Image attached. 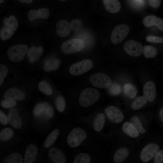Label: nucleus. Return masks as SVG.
I'll return each mask as SVG.
<instances>
[{"instance_id": "nucleus-1", "label": "nucleus", "mask_w": 163, "mask_h": 163, "mask_svg": "<svg viewBox=\"0 0 163 163\" xmlns=\"http://www.w3.org/2000/svg\"><path fill=\"white\" fill-rule=\"evenodd\" d=\"M3 24L0 30V37L3 40H7L14 34L18 26V23L15 16L11 15L4 19Z\"/></svg>"}, {"instance_id": "nucleus-2", "label": "nucleus", "mask_w": 163, "mask_h": 163, "mask_svg": "<svg viewBox=\"0 0 163 163\" xmlns=\"http://www.w3.org/2000/svg\"><path fill=\"white\" fill-rule=\"evenodd\" d=\"M100 96V92L97 89L93 88H87L81 93L79 102L82 107H87L97 101Z\"/></svg>"}, {"instance_id": "nucleus-3", "label": "nucleus", "mask_w": 163, "mask_h": 163, "mask_svg": "<svg viewBox=\"0 0 163 163\" xmlns=\"http://www.w3.org/2000/svg\"><path fill=\"white\" fill-rule=\"evenodd\" d=\"M85 131L80 127L73 129L67 138V144L70 147L75 148L78 146L86 138Z\"/></svg>"}, {"instance_id": "nucleus-4", "label": "nucleus", "mask_w": 163, "mask_h": 163, "mask_svg": "<svg viewBox=\"0 0 163 163\" xmlns=\"http://www.w3.org/2000/svg\"><path fill=\"white\" fill-rule=\"evenodd\" d=\"M84 46V43L82 40L74 38L64 42L61 45V50L65 53L71 54L82 50Z\"/></svg>"}, {"instance_id": "nucleus-5", "label": "nucleus", "mask_w": 163, "mask_h": 163, "mask_svg": "<svg viewBox=\"0 0 163 163\" xmlns=\"http://www.w3.org/2000/svg\"><path fill=\"white\" fill-rule=\"evenodd\" d=\"M27 49V46L25 45H14L8 49L7 54L11 61L15 62H20L23 59Z\"/></svg>"}, {"instance_id": "nucleus-6", "label": "nucleus", "mask_w": 163, "mask_h": 163, "mask_svg": "<svg viewBox=\"0 0 163 163\" xmlns=\"http://www.w3.org/2000/svg\"><path fill=\"white\" fill-rule=\"evenodd\" d=\"M93 66L91 60L85 59L72 65L69 68V72L73 75H79L90 70Z\"/></svg>"}, {"instance_id": "nucleus-7", "label": "nucleus", "mask_w": 163, "mask_h": 163, "mask_svg": "<svg viewBox=\"0 0 163 163\" xmlns=\"http://www.w3.org/2000/svg\"><path fill=\"white\" fill-rule=\"evenodd\" d=\"M89 81L94 86L99 88H108L112 84L110 77L102 72H97L92 74L89 77Z\"/></svg>"}, {"instance_id": "nucleus-8", "label": "nucleus", "mask_w": 163, "mask_h": 163, "mask_svg": "<svg viewBox=\"0 0 163 163\" xmlns=\"http://www.w3.org/2000/svg\"><path fill=\"white\" fill-rule=\"evenodd\" d=\"M129 26L126 24H121L116 26L113 30L111 35V40L114 44H117L123 40L129 31Z\"/></svg>"}, {"instance_id": "nucleus-9", "label": "nucleus", "mask_w": 163, "mask_h": 163, "mask_svg": "<svg viewBox=\"0 0 163 163\" xmlns=\"http://www.w3.org/2000/svg\"><path fill=\"white\" fill-rule=\"evenodd\" d=\"M125 51L129 55L134 57L140 56L142 53L143 48L141 43L134 40L126 41L123 45Z\"/></svg>"}, {"instance_id": "nucleus-10", "label": "nucleus", "mask_w": 163, "mask_h": 163, "mask_svg": "<svg viewBox=\"0 0 163 163\" xmlns=\"http://www.w3.org/2000/svg\"><path fill=\"white\" fill-rule=\"evenodd\" d=\"M159 149V146L156 144L150 143L146 145L140 153L141 159L144 162L149 161L155 157Z\"/></svg>"}, {"instance_id": "nucleus-11", "label": "nucleus", "mask_w": 163, "mask_h": 163, "mask_svg": "<svg viewBox=\"0 0 163 163\" xmlns=\"http://www.w3.org/2000/svg\"><path fill=\"white\" fill-rule=\"evenodd\" d=\"M105 112L108 118L115 123H120L123 119V113L118 108L115 106L108 107L105 110Z\"/></svg>"}, {"instance_id": "nucleus-12", "label": "nucleus", "mask_w": 163, "mask_h": 163, "mask_svg": "<svg viewBox=\"0 0 163 163\" xmlns=\"http://www.w3.org/2000/svg\"><path fill=\"white\" fill-rule=\"evenodd\" d=\"M50 10L46 7L39 9L38 10L31 9L28 12L29 20L31 21L39 18H47L50 15Z\"/></svg>"}, {"instance_id": "nucleus-13", "label": "nucleus", "mask_w": 163, "mask_h": 163, "mask_svg": "<svg viewBox=\"0 0 163 163\" xmlns=\"http://www.w3.org/2000/svg\"><path fill=\"white\" fill-rule=\"evenodd\" d=\"M8 118V122L13 127L18 129L21 128L22 120L16 109L12 108L10 109Z\"/></svg>"}, {"instance_id": "nucleus-14", "label": "nucleus", "mask_w": 163, "mask_h": 163, "mask_svg": "<svg viewBox=\"0 0 163 163\" xmlns=\"http://www.w3.org/2000/svg\"><path fill=\"white\" fill-rule=\"evenodd\" d=\"M48 156L54 163H65L66 162V156L63 152L56 148L50 149L48 152Z\"/></svg>"}, {"instance_id": "nucleus-15", "label": "nucleus", "mask_w": 163, "mask_h": 163, "mask_svg": "<svg viewBox=\"0 0 163 163\" xmlns=\"http://www.w3.org/2000/svg\"><path fill=\"white\" fill-rule=\"evenodd\" d=\"M144 96L150 102L153 101L156 97V90L154 83L152 81L147 82L143 88Z\"/></svg>"}, {"instance_id": "nucleus-16", "label": "nucleus", "mask_w": 163, "mask_h": 163, "mask_svg": "<svg viewBox=\"0 0 163 163\" xmlns=\"http://www.w3.org/2000/svg\"><path fill=\"white\" fill-rule=\"evenodd\" d=\"M71 29L69 23L65 20L59 21L56 25V33L59 36L65 37L69 36Z\"/></svg>"}, {"instance_id": "nucleus-17", "label": "nucleus", "mask_w": 163, "mask_h": 163, "mask_svg": "<svg viewBox=\"0 0 163 163\" xmlns=\"http://www.w3.org/2000/svg\"><path fill=\"white\" fill-rule=\"evenodd\" d=\"M144 25L146 27L155 25L160 30L163 31V20L154 15H149L145 17L143 21Z\"/></svg>"}, {"instance_id": "nucleus-18", "label": "nucleus", "mask_w": 163, "mask_h": 163, "mask_svg": "<svg viewBox=\"0 0 163 163\" xmlns=\"http://www.w3.org/2000/svg\"><path fill=\"white\" fill-rule=\"evenodd\" d=\"M37 152V146L32 144H30L26 147L24 157V163H31L35 160Z\"/></svg>"}, {"instance_id": "nucleus-19", "label": "nucleus", "mask_w": 163, "mask_h": 163, "mask_svg": "<svg viewBox=\"0 0 163 163\" xmlns=\"http://www.w3.org/2000/svg\"><path fill=\"white\" fill-rule=\"evenodd\" d=\"M6 99L22 100L25 98L24 94L18 89L11 88L8 89L4 95Z\"/></svg>"}, {"instance_id": "nucleus-20", "label": "nucleus", "mask_w": 163, "mask_h": 163, "mask_svg": "<svg viewBox=\"0 0 163 163\" xmlns=\"http://www.w3.org/2000/svg\"><path fill=\"white\" fill-rule=\"evenodd\" d=\"M105 9L109 12L116 13L121 8L120 4L118 0H102Z\"/></svg>"}, {"instance_id": "nucleus-21", "label": "nucleus", "mask_w": 163, "mask_h": 163, "mask_svg": "<svg viewBox=\"0 0 163 163\" xmlns=\"http://www.w3.org/2000/svg\"><path fill=\"white\" fill-rule=\"evenodd\" d=\"M129 155V151L126 148H120L115 153L113 157V161L115 163H121L124 161Z\"/></svg>"}, {"instance_id": "nucleus-22", "label": "nucleus", "mask_w": 163, "mask_h": 163, "mask_svg": "<svg viewBox=\"0 0 163 163\" xmlns=\"http://www.w3.org/2000/svg\"><path fill=\"white\" fill-rule=\"evenodd\" d=\"M122 129L125 133L132 138H136L139 135V133L131 123H125L122 126Z\"/></svg>"}, {"instance_id": "nucleus-23", "label": "nucleus", "mask_w": 163, "mask_h": 163, "mask_svg": "<svg viewBox=\"0 0 163 163\" xmlns=\"http://www.w3.org/2000/svg\"><path fill=\"white\" fill-rule=\"evenodd\" d=\"M105 122L104 115L103 113H99L95 117L93 123L94 130L97 132H99L103 128Z\"/></svg>"}, {"instance_id": "nucleus-24", "label": "nucleus", "mask_w": 163, "mask_h": 163, "mask_svg": "<svg viewBox=\"0 0 163 163\" xmlns=\"http://www.w3.org/2000/svg\"><path fill=\"white\" fill-rule=\"evenodd\" d=\"M147 102V100L144 96H139L132 103L131 107L133 110H138L144 106Z\"/></svg>"}, {"instance_id": "nucleus-25", "label": "nucleus", "mask_w": 163, "mask_h": 163, "mask_svg": "<svg viewBox=\"0 0 163 163\" xmlns=\"http://www.w3.org/2000/svg\"><path fill=\"white\" fill-rule=\"evenodd\" d=\"M142 52L144 56L147 58L154 57L157 54V49L150 45H145L143 48Z\"/></svg>"}, {"instance_id": "nucleus-26", "label": "nucleus", "mask_w": 163, "mask_h": 163, "mask_svg": "<svg viewBox=\"0 0 163 163\" xmlns=\"http://www.w3.org/2000/svg\"><path fill=\"white\" fill-rule=\"evenodd\" d=\"M59 134V130L57 129H54L46 139L44 143L45 147L48 148L51 146L57 139Z\"/></svg>"}, {"instance_id": "nucleus-27", "label": "nucleus", "mask_w": 163, "mask_h": 163, "mask_svg": "<svg viewBox=\"0 0 163 163\" xmlns=\"http://www.w3.org/2000/svg\"><path fill=\"white\" fill-rule=\"evenodd\" d=\"M23 161L22 156L20 154L14 152L6 158L3 161L5 163H22Z\"/></svg>"}, {"instance_id": "nucleus-28", "label": "nucleus", "mask_w": 163, "mask_h": 163, "mask_svg": "<svg viewBox=\"0 0 163 163\" xmlns=\"http://www.w3.org/2000/svg\"><path fill=\"white\" fill-rule=\"evenodd\" d=\"M125 95L130 98H133L136 96L137 91L135 86L129 84L125 85L123 88Z\"/></svg>"}, {"instance_id": "nucleus-29", "label": "nucleus", "mask_w": 163, "mask_h": 163, "mask_svg": "<svg viewBox=\"0 0 163 163\" xmlns=\"http://www.w3.org/2000/svg\"><path fill=\"white\" fill-rule=\"evenodd\" d=\"M60 64V61L57 59H54L47 61L44 65V68L47 71L57 69Z\"/></svg>"}, {"instance_id": "nucleus-30", "label": "nucleus", "mask_w": 163, "mask_h": 163, "mask_svg": "<svg viewBox=\"0 0 163 163\" xmlns=\"http://www.w3.org/2000/svg\"><path fill=\"white\" fill-rule=\"evenodd\" d=\"M91 158L88 154L81 153L77 155L73 161L74 163H89L90 162Z\"/></svg>"}, {"instance_id": "nucleus-31", "label": "nucleus", "mask_w": 163, "mask_h": 163, "mask_svg": "<svg viewBox=\"0 0 163 163\" xmlns=\"http://www.w3.org/2000/svg\"><path fill=\"white\" fill-rule=\"evenodd\" d=\"M38 88L41 92L47 95H50L53 92L51 88L45 81L40 82L38 85Z\"/></svg>"}, {"instance_id": "nucleus-32", "label": "nucleus", "mask_w": 163, "mask_h": 163, "mask_svg": "<svg viewBox=\"0 0 163 163\" xmlns=\"http://www.w3.org/2000/svg\"><path fill=\"white\" fill-rule=\"evenodd\" d=\"M131 123L133 125L137 131L142 134L145 132V130L143 128L140 119L136 116H133L131 119Z\"/></svg>"}, {"instance_id": "nucleus-33", "label": "nucleus", "mask_w": 163, "mask_h": 163, "mask_svg": "<svg viewBox=\"0 0 163 163\" xmlns=\"http://www.w3.org/2000/svg\"><path fill=\"white\" fill-rule=\"evenodd\" d=\"M13 132L11 129L6 128L3 129L0 132V139L2 141L9 139L13 136Z\"/></svg>"}, {"instance_id": "nucleus-34", "label": "nucleus", "mask_w": 163, "mask_h": 163, "mask_svg": "<svg viewBox=\"0 0 163 163\" xmlns=\"http://www.w3.org/2000/svg\"><path fill=\"white\" fill-rule=\"evenodd\" d=\"M56 105L58 110L60 112H63L65 110V102L62 97L61 96H58L56 99Z\"/></svg>"}, {"instance_id": "nucleus-35", "label": "nucleus", "mask_w": 163, "mask_h": 163, "mask_svg": "<svg viewBox=\"0 0 163 163\" xmlns=\"http://www.w3.org/2000/svg\"><path fill=\"white\" fill-rule=\"evenodd\" d=\"M82 24V21L78 19L73 20L69 23L71 29L73 31H76L80 29Z\"/></svg>"}, {"instance_id": "nucleus-36", "label": "nucleus", "mask_w": 163, "mask_h": 163, "mask_svg": "<svg viewBox=\"0 0 163 163\" xmlns=\"http://www.w3.org/2000/svg\"><path fill=\"white\" fill-rule=\"evenodd\" d=\"M121 91L120 86L116 83H113L109 87V91L113 95H117L119 94Z\"/></svg>"}, {"instance_id": "nucleus-37", "label": "nucleus", "mask_w": 163, "mask_h": 163, "mask_svg": "<svg viewBox=\"0 0 163 163\" xmlns=\"http://www.w3.org/2000/svg\"><path fill=\"white\" fill-rule=\"evenodd\" d=\"M8 72L7 67L4 65H0V85H1Z\"/></svg>"}, {"instance_id": "nucleus-38", "label": "nucleus", "mask_w": 163, "mask_h": 163, "mask_svg": "<svg viewBox=\"0 0 163 163\" xmlns=\"http://www.w3.org/2000/svg\"><path fill=\"white\" fill-rule=\"evenodd\" d=\"M36 50V48L35 46L32 47L29 50L27 53V56L29 58L30 62H33L38 58L37 55L35 54L34 52Z\"/></svg>"}, {"instance_id": "nucleus-39", "label": "nucleus", "mask_w": 163, "mask_h": 163, "mask_svg": "<svg viewBox=\"0 0 163 163\" xmlns=\"http://www.w3.org/2000/svg\"><path fill=\"white\" fill-rule=\"evenodd\" d=\"M16 104V102L14 100L7 99L2 101L1 105L4 108H9L14 106Z\"/></svg>"}, {"instance_id": "nucleus-40", "label": "nucleus", "mask_w": 163, "mask_h": 163, "mask_svg": "<svg viewBox=\"0 0 163 163\" xmlns=\"http://www.w3.org/2000/svg\"><path fill=\"white\" fill-rule=\"evenodd\" d=\"M146 40L147 41L150 42L157 43H163V38L157 36H148L146 37Z\"/></svg>"}, {"instance_id": "nucleus-41", "label": "nucleus", "mask_w": 163, "mask_h": 163, "mask_svg": "<svg viewBox=\"0 0 163 163\" xmlns=\"http://www.w3.org/2000/svg\"><path fill=\"white\" fill-rule=\"evenodd\" d=\"M46 105L45 104H39L35 107L34 113L35 115H38L41 113L44 110Z\"/></svg>"}, {"instance_id": "nucleus-42", "label": "nucleus", "mask_w": 163, "mask_h": 163, "mask_svg": "<svg viewBox=\"0 0 163 163\" xmlns=\"http://www.w3.org/2000/svg\"><path fill=\"white\" fill-rule=\"evenodd\" d=\"M154 163H163V150H159L155 156Z\"/></svg>"}, {"instance_id": "nucleus-43", "label": "nucleus", "mask_w": 163, "mask_h": 163, "mask_svg": "<svg viewBox=\"0 0 163 163\" xmlns=\"http://www.w3.org/2000/svg\"><path fill=\"white\" fill-rule=\"evenodd\" d=\"M46 105L45 111L46 114L49 117H51L53 114V111L52 107L47 105L46 103L45 104Z\"/></svg>"}, {"instance_id": "nucleus-44", "label": "nucleus", "mask_w": 163, "mask_h": 163, "mask_svg": "<svg viewBox=\"0 0 163 163\" xmlns=\"http://www.w3.org/2000/svg\"><path fill=\"white\" fill-rule=\"evenodd\" d=\"M149 1L150 6L154 8H158L161 4V2L159 0H149Z\"/></svg>"}, {"instance_id": "nucleus-45", "label": "nucleus", "mask_w": 163, "mask_h": 163, "mask_svg": "<svg viewBox=\"0 0 163 163\" xmlns=\"http://www.w3.org/2000/svg\"><path fill=\"white\" fill-rule=\"evenodd\" d=\"M0 121L3 124H7L8 122V118L1 111H0Z\"/></svg>"}, {"instance_id": "nucleus-46", "label": "nucleus", "mask_w": 163, "mask_h": 163, "mask_svg": "<svg viewBox=\"0 0 163 163\" xmlns=\"http://www.w3.org/2000/svg\"><path fill=\"white\" fill-rule=\"evenodd\" d=\"M18 2L22 4L30 5L33 3L34 0H16Z\"/></svg>"}, {"instance_id": "nucleus-47", "label": "nucleus", "mask_w": 163, "mask_h": 163, "mask_svg": "<svg viewBox=\"0 0 163 163\" xmlns=\"http://www.w3.org/2000/svg\"><path fill=\"white\" fill-rule=\"evenodd\" d=\"M159 115L161 121L163 122V106L160 111Z\"/></svg>"}, {"instance_id": "nucleus-48", "label": "nucleus", "mask_w": 163, "mask_h": 163, "mask_svg": "<svg viewBox=\"0 0 163 163\" xmlns=\"http://www.w3.org/2000/svg\"><path fill=\"white\" fill-rule=\"evenodd\" d=\"M136 2H138L139 3L142 4L143 2V0H135Z\"/></svg>"}, {"instance_id": "nucleus-49", "label": "nucleus", "mask_w": 163, "mask_h": 163, "mask_svg": "<svg viewBox=\"0 0 163 163\" xmlns=\"http://www.w3.org/2000/svg\"><path fill=\"white\" fill-rule=\"evenodd\" d=\"M5 0H0V3L1 4L3 3Z\"/></svg>"}, {"instance_id": "nucleus-50", "label": "nucleus", "mask_w": 163, "mask_h": 163, "mask_svg": "<svg viewBox=\"0 0 163 163\" xmlns=\"http://www.w3.org/2000/svg\"><path fill=\"white\" fill-rule=\"evenodd\" d=\"M60 1H66L67 0H59Z\"/></svg>"}]
</instances>
